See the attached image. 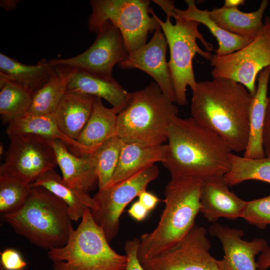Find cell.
I'll use <instances>...</instances> for the list:
<instances>
[{
	"label": "cell",
	"instance_id": "cell-27",
	"mask_svg": "<svg viewBox=\"0 0 270 270\" xmlns=\"http://www.w3.org/2000/svg\"><path fill=\"white\" fill-rule=\"evenodd\" d=\"M30 186L42 187L63 200L68 206L72 221L81 218L86 209L93 210L96 208L92 197L70 186L54 170L44 174Z\"/></svg>",
	"mask_w": 270,
	"mask_h": 270
},
{
	"label": "cell",
	"instance_id": "cell-20",
	"mask_svg": "<svg viewBox=\"0 0 270 270\" xmlns=\"http://www.w3.org/2000/svg\"><path fill=\"white\" fill-rule=\"evenodd\" d=\"M167 149V144L149 146L122 141L117 166L106 187L122 182L156 162H162Z\"/></svg>",
	"mask_w": 270,
	"mask_h": 270
},
{
	"label": "cell",
	"instance_id": "cell-18",
	"mask_svg": "<svg viewBox=\"0 0 270 270\" xmlns=\"http://www.w3.org/2000/svg\"><path fill=\"white\" fill-rule=\"evenodd\" d=\"M185 2L188 6L186 10L178 9L174 4H172L166 8L164 12L170 18L193 20L206 26L218 42L216 55L223 56L232 53L244 47L252 40L230 33L220 28L210 18V10L198 8L194 0Z\"/></svg>",
	"mask_w": 270,
	"mask_h": 270
},
{
	"label": "cell",
	"instance_id": "cell-32",
	"mask_svg": "<svg viewBox=\"0 0 270 270\" xmlns=\"http://www.w3.org/2000/svg\"><path fill=\"white\" fill-rule=\"evenodd\" d=\"M32 186L18 178L0 174V212L2 215L19 210L30 192Z\"/></svg>",
	"mask_w": 270,
	"mask_h": 270
},
{
	"label": "cell",
	"instance_id": "cell-10",
	"mask_svg": "<svg viewBox=\"0 0 270 270\" xmlns=\"http://www.w3.org/2000/svg\"><path fill=\"white\" fill-rule=\"evenodd\" d=\"M10 142L0 166V174L18 178L31 184L58 165L49 140L31 134L8 136Z\"/></svg>",
	"mask_w": 270,
	"mask_h": 270
},
{
	"label": "cell",
	"instance_id": "cell-1",
	"mask_svg": "<svg viewBox=\"0 0 270 270\" xmlns=\"http://www.w3.org/2000/svg\"><path fill=\"white\" fill-rule=\"evenodd\" d=\"M252 97L244 86L230 80L198 82L192 92V118L219 136L232 152H244L248 140Z\"/></svg>",
	"mask_w": 270,
	"mask_h": 270
},
{
	"label": "cell",
	"instance_id": "cell-4",
	"mask_svg": "<svg viewBox=\"0 0 270 270\" xmlns=\"http://www.w3.org/2000/svg\"><path fill=\"white\" fill-rule=\"evenodd\" d=\"M2 216L18 234L48 250L64 246L73 227L67 204L41 186H32L19 210Z\"/></svg>",
	"mask_w": 270,
	"mask_h": 270
},
{
	"label": "cell",
	"instance_id": "cell-11",
	"mask_svg": "<svg viewBox=\"0 0 270 270\" xmlns=\"http://www.w3.org/2000/svg\"><path fill=\"white\" fill-rule=\"evenodd\" d=\"M159 174L158 168L154 164L122 182L98 189L94 196L96 208L90 210L92 214L109 242L118 234L120 217L125 208L142 191L146 190Z\"/></svg>",
	"mask_w": 270,
	"mask_h": 270
},
{
	"label": "cell",
	"instance_id": "cell-7",
	"mask_svg": "<svg viewBox=\"0 0 270 270\" xmlns=\"http://www.w3.org/2000/svg\"><path fill=\"white\" fill-rule=\"evenodd\" d=\"M150 14L158 22L170 48V58L168 62L171 79L174 90L176 103L180 106L188 104L186 88L190 86L194 92L197 82L194 78L192 60L196 54L210 60L213 54L212 45L208 42L198 29L200 23L176 18V24L166 16L162 20L151 9Z\"/></svg>",
	"mask_w": 270,
	"mask_h": 270
},
{
	"label": "cell",
	"instance_id": "cell-42",
	"mask_svg": "<svg viewBox=\"0 0 270 270\" xmlns=\"http://www.w3.org/2000/svg\"><path fill=\"white\" fill-rule=\"evenodd\" d=\"M0 154H2L4 152V146L2 145V144H0Z\"/></svg>",
	"mask_w": 270,
	"mask_h": 270
},
{
	"label": "cell",
	"instance_id": "cell-33",
	"mask_svg": "<svg viewBox=\"0 0 270 270\" xmlns=\"http://www.w3.org/2000/svg\"><path fill=\"white\" fill-rule=\"evenodd\" d=\"M242 218L260 229L270 224V194L260 198L247 201Z\"/></svg>",
	"mask_w": 270,
	"mask_h": 270
},
{
	"label": "cell",
	"instance_id": "cell-39",
	"mask_svg": "<svg viewBox=\"0 0 270 270\" xmlns=\"http://www.w3.org/2000/svg\"><path fill=\"white\" fill-rule=\"evenodd\" d=\"M258 270H266L270 267V246L263 250L256 262Z\"/></svg>",
	"mask_w": 270,
	"mask_h": 270
},
{
	"label": "cell",
	"instance_id": "cell-17",
	"mask_svg": "<svg viewBox=\"0 0 270 270\" xmlns=\"http://www.w3.org/2000/svg\"><path fill=\"white\" fill-rule=\"evenodd\" d=\"M56 154L63 180L71 187L89 194L98 185V176L94 155L92 152L80 154L69 152L62 141L49 140Z\"/></svg>",
	"mask_w": 270,
	"mask_h": 270
},
{
	"label": "cell",
	"instance_id": "cell-34",
	"mask_svg": "<svg viewBox=\"0 0 270 270\" xmlns=\"http://www.w3.org/2000/svg\"><path fill=\"white\" fill-rule=\"evenodd\" d=\"M0 262L6 270H24L27 266L20 252L13 248H7L0 252Z\"/></svg>",
	"mask_w": 270,
	"mask_h": 270
},
{
	"label": "cell",
	"instance_id": "cell-26",
	"mask_svg": "<svg viewBox=\"0 0 270 270\" xmlns=\"http://www.w3.org/2000/svg\"><path fill=\"white\" fill-rule=\"evenodd\" d=\"M6 132L8 136L18 134H31L50 140H59L72 146L78 154L92 152L62 131L54 114L36 115L27 113L9 122Z\"/></svg>",
	"mask_w": 270,
	"mask_h": 270
},
{
	"label": "cell",
	"instance_id": "cell-5",
	"mask_svg": "<svg viewBox=\"0 0 270 270\" xmlns=\"http://www.w3.org/2000/svg\"><path fill=\"white\" fill-rule=\"evenodd\" d=\"M178 116L174 102L152 82L132 92L129 104L118 114L116 136L144 146L164 144L172 121Z\"/></svg>",
	"mask_w": 270,
	"mask_h": 270
},
{
	"label": "cell",
	"instance_id": "cell-15",
	"mask_svg": "<svg viewBox=\"0 0 270 270\" xmlns=\"http://www.w3.org/2000/svg\"><path fill=\"white\" fill-rule=\"evenodd\" d=\"M209 234L218 238L222 246L223 258L218 260L220 270H258L255 258L269 246L262 238L246 240L242 230L216 222L210 226Z\"/></svg>",
	"mask_w": 270,
	"mask_h": 270
},
{
	"label": "cell",
	"instance_id": "cell-25",
	"mask_svg": "<svg viewBox=\"0 0 270 270\" xmlns=\"http://www.w3.org/2000/svg\"><path fill=\"white\" fill-rule=\"evenodd\" d=\"M120 111L104 106L96 97L91 114L76 140L92 152L108 140L116 136L117 117Z\"/></svg>",
	"mask_w": 270,
	"mask_h": 270
},
{
	"label": "cell",
	"instance_id": "cell-16",
	"mask_svg": "<svg viewBox=\"0 0 270 270\" xmlns=\"http://www.w3.org/2000/svg\"><path fill=\"white\" fill-rule=\"evenodd\" d=\"M224 176H212L202 180L200 212L212 224L220 218H242L247 204L229 189Z\"/></svg>",
	"mask_w": 270,
	"mask_h": 270
},
{
	"label": "cell",
	"instance_id": "cell-40",
	"mask_svg": "<svg viewBox=\"0 0 270 270\" xmlns=\"http://www.w3.org/2000/svg\"><path fill=\"white\" fill-rule=\"evenodd\" d=\"M19 0H2L0 6L7 11L14 10L17 8Z\"/></svg>",
	"mask_w": 270,
	"mask_h": 270
},
{
	"label": "cell",
	"instance_id": "cell-2",
	"mask_svg": "<svg viewBox=\"0 0 270 270\" xmlns=\"http://www.w3.org/2000/svg\"><path fill=\"white\" fill-rule=\"evenodd\" d=\"M168 149L162 162L171 178L191 177L203 180L224 176L230 168L229 146L192 117L178 116L168 129Z\"/></svg>",
	"mask_w": 270,
	"mask_h": 270
},
{
	"label": "cell",
	"instance_id": "cell-9",
	"mask_svg": "<svg viewBox=\"0 0 270 270\" xmlns=\"http://www.w3.org/2000/svg\"><path fill=\"white\" fill-rule=\"evenodd\" d=\"M210 62L213 78L234 80L254 96L258 76L270 66V16L265 18L262 28L246 46L227 55L213 54Z\"/></svg>",
	"mask_w": 270,
	"mask_h": 270
},
{
	"label": "cell",
	"instance_id": "cell-29",
	"mask_svg": "<svg viewBox=\"0 0 270 270\" xmlns=\"http://www.w3.org/2000/svg\"><path fill=\"white\" fill-rule=\"evenodd\" d=\"M230 168L224 175L230 186L244 181L256 180L270 184V156L248 158L232 152L230 154Z\"/></svg>",
	"mask_w": 270,
	"mask_h": 270
},
{
	"label": "cell",
	"instance_id": "cell-19",
	"mask_svg": "<svg viewBox=\"0 0 270 270\" xmlns=\"http://www.w3.org/2000/svg\"><path fill=\"white\" fill-rule=\"evenodd\" d=\"M96 97L75 91L64 94L53 114L68 136L76 140L91 114Z\"/></svg>",
	"mask_w": 270,
	"mask_h": 270
},
{
	"label": "cell",
	"instance_id": "cell-38",
	"mask_svg": "<svg viewBox=\"0 0 270 270\" xmlns=\"http://www.w3.org/2000/svg\"><path fill=\"white\" fill-rule=\"evenodd\" d=\"M138 200L149 212L154 210L160 202L159 198L146 190L142 191L138 196Z\"/></svg>",
	"mask_w": 270,
	"mask_h": 270
},
{
	"label": "cell",
	"instance_id": "cell-24",
	"mask_svg": "<svg viewBox=\"0 0 270 270\" xmlns=\"http://www.w3.org/2000/svg\"><path fill=\"white\" fill-rule=\"evenodd\" d=\"M268 2L262 0L258 8L250 12H242L238 8H215L210 11V16L224 30L253 40L263 26L262 18Z\"/></svg>",
	"mask_w": 270,
	"mask_h": 270
},
{
	"label": "cell",
	"instance_id": "cell-23",
	"mask_svg": "<svg viewBox=\"0 0 270 270\" xmlns=\"http://www.w3.org/2000/svg\"><path fill=\"white\" fill-rule=\"evenodd\" d=\"M54 67L46 58L28 65L0 52V82L11 80L34 94L48 80Z\"/></svg>",
	"mask_w": 270,
	"mask_h": 270
},
{
	"label": "cell",
	"instance_id": "cell-43",
	"mask_svg": "<svg viewBox=\"0 0 270 270\" xmlns=\"http://www.w3.org/2000/svg\"><path fill=\"white\" fill-rule=\"evenodd\" d=\"M0 270H6L4 269L2 266H0Z\"/></svg>",
	"mask_w": 270,
	"mask_h": 270
},
{
	"label": "cell",
	"instance_id": "cell-35",
	"mask_svg": "<svg viewBox=\"0 0 270 270\" xmlns=\"http://www.w3.org/2000/svg\"><path fill=\"white\" fill-rule=\"evenodd\" d=\"M140 238H134L126 240L124 250L127 257L124 270H145L138 257Z\"/></svg>",
	"mask_w": 270,
	"mask_h": 270
},
{
	"label": "cell",
	"instance_id": "cell-31",
	"mask_svg": "<svg viewBox=\"0 0 270 270\" xmlns=\"http://www.w3.org/2000/svg\"><path fill=\"white\" fill-rule=\"evenodd\" d=\"M122 144V140L115 136L93 151L98 172V189L105 188L110 183L118 164Z\"/></svg>",
	"mask_w": 270,
	"mask_h": 270
},
{
	"label": "cell",
	"instance_id": "cell-30",
	"mask_svg": "<svg viewBox=\"0 0 270 270\" xmlns=\"http://www.w3.org/2000/svg\"><path fill=\"white\" fill-rule=\"evenodd\" d=\"M0 114L8 123L24 116L32 104L34 93L11 80L0 82Z\"/></svg>",
	"mask_w": 270,
	"mask_h": 270
},
{
	"label": "cell",
	"instance_id": "cell-13",
	"mask_svg": "<svg viewBox=\"0 0 270 270\" xmlns=\"http://www.w3.org/2000/svg\"><path fill=\"white\" fill-rule=\"evenodd\" d=\"M210 248L206 229L195 224L172 248L142 264L145 270H220Z\"/></svg>",
	"mask_w": 270,
	"mask_h": 270
},
{
	"label": "cell",
	"instance_id": "cell-22",
	"mask_svg": "<svg viewBox=\"0 0 270 270\" xmlns=\"http://www.w3.org/2000/svg\"><path fill=\"white\" fill-rule=\"evenodd\" d=\"M66 91H75L104 99L121 112L129 104L132 92H128L113 78L98 77L77 70L70 81Z\"/></svg>",
	"mask_w": 270,
	"mask_h": 270
},
{
	"label": "cell",
	"instance_id": "cell-8",
	"mask_svg": "<svg viewBox=\"0 0 270 270\" xmlns=\"http://www.w3.org/2000/svg\"><path fill=\"white\" fill-rule=\"evenodd\" d=\"M148 0H91L88 19L90 32L98 34L110 22L120 32L128 53L146 44L148 33L160 26L152 15Z\"/></svg>",
	"mask_w": 270,
	"mask_h": 270
},
{
	"label": "cell",
	"instance_id": "cell-21",
	"mask_svg": "<svg viewBox=\"0 0 270 270\" xmlns=\"http://www.w3.org/2000/svg\"><path fill=\"white\" fill-rule=\"evenodd\" d=\"M270 66L258 74L256 93L252 97L249 112V136L244 156L261 158L266 156L262 144V130L266 116Z\"/></svg>",
	"mask_w": 270,
	"mask_h": 270
},
{
	"label": "cell",
	"instance_id": "cell-37",
	"mask_svg": "<svg viewBox=\"0 0 270 270\" xmlns=\"http://www.w3.org/2000/svg\"><path fill=\"white\" fill-rule=\"evenodd\" d=\"M149 212L138 200L134 202L128 210V214L134 220L138 222L144 220Z\"/></svg>",
	"mask_w": 270,
	"mask_h": 270
},
{
	"label": "cell",
	"instance_id": "cell-6",
	"mask_svg": "<svg viewBox=\"0 0 270 270\" xmlns=\"http://www.w3.org/2000/svg\"><path fill=\"white\" fill-rule=\"evenodd\" d=\"M54 270H124L126 255L114 250L103 230L86 209L79 225L71 228L66 244L48 250Z\"/></svg>",
	"mask_w": 270,
	"mask_h": 270
},
{
	"label": "cell",
	"instance_id": "cell-36",
	"mask_svg": "<svg viewBox=\"0 0 270 270\" xmlns=\"http://www.w3.org/2000/svg\"><path fill=\"white\" fill-rule=\"evenodd\" d=\"M262 144L266 155L270 156V95L268 98L263 126Z\"/></svg>",
	"mask_w": 270,
	"mask_h": 270
},
{
	"label": "cell",
	"instance_id": "cell-12",
	"mask_svg": "<svg viewBox=\"0 0 270 270\" xmlns=\"http://www.w3.org/2000/svg\"><path fill=\"white\" fill-rule=\"evenodd\" d=\"M92 44L75 56L49 60L53 66H62L104 78H112L113 68L129 53L118 29L110 22L102 26Z\"/></svg>",
	"mask_w": 270,
	"mask_h": 270
},
{
	"label": "cell",
	"instance_id": "cell-28",
	"mask_svg": "<svg viewBox=\"0 0 270 270\" xmlns=\"http://www.w3.org/2000/svg\"><path fill=\"white\" fill-rule=\"evenodd\" d=\"M54 66L48 80L34 94L28 114L36 115L53 114L66 92L70 81L78 70L68 66Z\"/></svg>",
	"mask_w": 270,
	"mask_h": 270
},
{
	"label": "cell",
	"instance_id": "cell-41",
	"mask_svg": "<svg viewBox=\"0 0 270 270\" xmlns=\"http://www.w3.org/2000/svg\"><path fill=\"white\" fill-rule=\"evenodd\" d=\"M244 0H226L222 7L226 8H238V6L244 4Z\"/></svg>",
	"mask_w": 270,
	"mask_h": 270
},
{
	"label": "cell",
	"instance_id": "cell-14",
	"mask_svg": "<svg viewBox=\"0 0 270 270\" xmlns=\"http://www.w3.org/2000/svg\"><path fill=\"white\" fill-rule=\"evenodd\" d=\"M168 46L166 36L159 26L150 41L130 53L118 66L123 70L138 68L154 80L162 92L176 103L166 52Z\"/></svg>",
	"mask_w": 270,
	"mask_h": 270
},
{
	"label": "cell",
	"instance_id": "cell-3",
	"mask_svg": "<svg viewBox=\"0 0 270 270\" xmlns=\"http://www.w3.org/2000/svg\"><path fill=\"white\" fill-rule=\"evenodd\" d=\"M202 180L172 178L164 190L165 206L156 228L140 236L138 257L142 264L178 244L195 225L200 212Z\"/></svg>",
	"mask_w": 270,
	"mask_h": 270
}]
</instances>
